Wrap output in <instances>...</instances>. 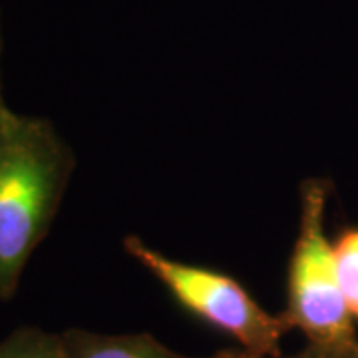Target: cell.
I'll return each mask as SVG.
<instances>
[{
	"label": "cell",
	"mask_w": 358,
	"mask_h": 358,
	"mask_svg": "<svg viewBox=\"0 0 358 358\" xmlns=\"http://www.w3.org/2000/svg\"><path fill=\"white\" fill-rule=\"evenodd\" d=\"M0 358H68L62 333L20 327L0 341Z\"/></svg>",
	"instance_id": "5"
},
{
	"label": "cell",
	"mask_w": 358,
	"mask_h": 358,
	"mask_svg": "<svg viewBox=\"0 0 358 358\" xmlns=\"http://www.w3.org/2000/svg\"><path fill=\"white\" fill-rule=\"evenodd\" d=\"M10 114V108L4 103V98H2V90H0V124L6 120V115Z\"/></svg>",
	"instance_id": "9"
},
{
	"label": "cell",
	"mask_w": 358,
	"mask_h": 358,
	"mask_svg": "<svg viewBox=\"0 0 358 358\" xmlns=\"http://www.w3.org/2000/svg\"><path fill=\"white\" fill-rule=\"evenodd\" d=\"M322 358H358V338L355 343H350V345L324 350Z\"/></svg>",
	"instance_id": "8"
},
{
	"label": "cell",
	"mask_w": 358,
	"mask_h": 358,
	"mask_svg": "<svg viewBox=\"0 0 358 358\" xmlns=\"http://www.w3.org/2000/svg\"><path fill=\"white\" fill-rule=\"evenodd\" d=\"M333 189L327 179H307L301 187V223L289 265L287 308L281 313L308 345L324 350L355 343L357 327L341 291L334 243L324 233V211Z\"/></svg>",
	"instance_id": "2"
},
{
	"label": "cell",
	"mask_w": 358,
	"mask_h": 358,
	"mask_svg": "<svg viewBox=\"0 0 358 358\" xmlns=\"http://www.w3.org/2000/svg\"><path fill=\"white\" fill-rule=\"evenodd\" d=\"M322 352L324 348L315 345H308L307 348L294 352V355H277V357H259V355H253V352H247V350H221L217 355L209 358H322Z\"/></svg>",
	"instance_id": "7"
},
{
	"label": "cell",
	"mask_w": 358,
	"mask_h": 358,
	"mask_svg": "<svg viewBox=\"0 0 358 358\" xmlns=\"http://www.w3.org/2000/svg\"><path fill=\"white\" fill-rule=\"evenodd\" d=\"M74 154L48 120L10 114L0 124V301L13 299L26 263L50 229Z\"/></svg>",
	"instance_id": "1"
},
{
	"label": "cell",
	"mask_w": 358,
	"mask_h": 358,
	"mask_svg": "<svg viewBox=\"0 0 358 358\" xmlns=\"http://www.w3.org/2000/svg\"><path fill=\"white\" fill-rule=\"evenodd\" d=\"M126 251L176 296L179 305L221 333L233 336L243 350L259 357L281 355V338L291 327L282 315H271L239 281L211 268L187 265L162 255L136 235L126 237Z\"/></svg>",
	"instance_id": "3"
},
{
	"label": "cell",
	"mask_w": 358,
	"mask_h": 358,
	"mask_svg": "<svg viewBox=\"0 0 358 358\" xmlns=\"http://www.w3.org/2000/svg\"><path fill=\"white\" fill-rule=\"evenodd\" d=\"M68 358H192L167 348L152 334H102L82 329L62 333Z\"/></svg>",
	"instance_id": "4"
},
{
	"label": "cell",
	"mask_w": 358,
	"mask_h": 358,
	"mask_svg": "<svg viewBox=\"0 0 358 358\" xmlns=\"http://www.w3.org/2000/svg\"><path fill=\"white\" fill-rule=\"evenodd\" d=\"M341 291L352 319L358 320V229H348L334 241Z\"/></svg>",
	"instance_id": "6"
}]
</instances>
